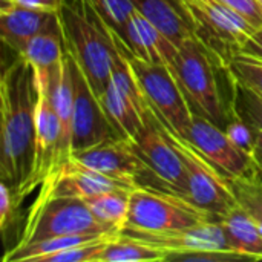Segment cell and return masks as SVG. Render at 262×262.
<instances>
[{
	"label": "cell",
	"mask_w": 262,
	"mask_h": 262,
	"mask_svg": "<svg viewBox=\"0 0 262 262\" xmlns=\"http://www.w3.org/2000/svg\"><path fill=\"white\" fill-rule=\"evenodd\" d=\"M37 98L32 68L23 57L15 55L0 81V178L11 187L18 204L25 200L23 190L32 170Z\"/></svg>",
	"instance_id": "cell-1"
},
{
	"label": "cell",
	"mask_w": 262,
	"mask_h": 262,
	"mask_svg": "<svg viewBox=\"0 0 262 262\" xmlns=\"http://www.w3.org/2000/svg\"><path fill=\"white\" fill-rule=\"evenodd\" d=\"M60 20L66 52L80 66L100 100L111 83L112 72L114 41L107 23L88 0H63Z\"/></svg>",
	"instance_id": "cell-2"
},
{
	"label": "cell",
	"mask_w": 262,
	"mask_h": 262,
	"mask_svg": "<svg viewBox=\"0 0 262 262\" xmlns=\"http://www.w3.org/2000/svg\"><path fill=\"white\" fill-rule=\"evenodd\" d=\"M224 69L196 37L178 45L175 74L193 115L204 117L223 129L235 117L218 80V72Z\"/></svg>",
	"instance_id": "cell-3"
},
{
	"label": "cell",
	"mask_w": 262,
	"mask_h": 262,
	"mask_svg": "<svg viewBox=\"0 0 262 262\" xmlns=\"http://www.w3.org/2000/svg\"><path fill=\"white\" fill-rule=\"evenodd\" d=\"M220 220L177 193L135 187L130 190L129 213L123 230L169 232Z\"/></svg>",
	"instance_id": "cell-4"
},
{
	"label": "cell",
	"mask_w": 262,
	"mask_h": 262,
	"mask_svg": "<svg viewBox=\"0 0 262 262\" xmlns=\"http://www.w3.org/2000/svg\"><path fill=\"white\" fill-rule=\"evenodd\" d=\"M175 2L195 37L227 69V64L236 57L241 43L252 34L253 28L220 0Z\"/></svg>",
	"instance_id": "cell-5"
},
{
	"label": "cell",
	"mask_w": 262,
	"mask_h": 262,
	"mask_svg": "<svg viewBox=\"0 0 262 262\" xmlns=\"http://www.w3.org/2000/svg\"><path fill=\"white\" fill-rule=\"evenodd\" d=\"M143 97L157 118L183 141H189L193 112L175 74L160 64H154L129 55Z\"/></svg>",
	"instance_id": "cell-6"
},
{
	"label": "cell",
	"mask_w": 262,
	"mask_h": 262,
	"mask_svg": "<svg viewBox=\"0 0 262 262\" xmlns=\"http://www.w3.org/2000/svg\"><path fill=\"white\" fill-rule=\"evenodd\" d=\"M72 233H120L101 224L78 198L37 196L29 209L23 232L14 247Z\"/></svg>",
	"instance_id": "cell-7"
},
{
	"label": "cell",
	"mask_w": 262,
	"mask_h": 262,
	"mask_svg": "<svg viewBox=\"0 0 262 262\" xmlns=\"http://www.w3.org/2000/svg\"><path fill=\"white\" fill-rule=\"evenodd\" d=\"M130 143L154 177L158 190L187 196V170L183 158L149 104L144 111L143 127Z\"/></svg>",
	"instance_id": "cell-8"
},
{
	"label": "cell",
	"mask_w": 262,
	"mask_h": 262,
	"mask_svg": "<svg viewBox=\"0 0 262 262\" xmlns=\"http://www.w3.org/2000/svg\"><path fill=\"white\" fill-rule=\"evenodd\" d=\"M189 143L229 183L247 181L258 184L255 158L239 149L226 130L204 117L193 115Z\"/></svg>",
	"instance_id": "cell-9"
},
{
	"label": "cell",
	"mask_w": 262,
	"mask_h": 262,
	"mask_svg": "<svg viewBox=\"0 0 262 262\" xmlns=\"http://www.w3.org/2000/svg\"><path fill=\"white\" fill-rule=\"evenodd\" d=\"M169 135L177 146L187 170L186 200L196 207L210 212L218 218H223L235 206H238L230 183L224 180L189 141L180 140L172 132H169Z\"/></svg>",
	"instance_id": "cell-10"
},
{
	"label": "cell",
	"mask_w": 262,
	"mask_h": 262,
	"mask_svg": "<svg viewBox=\"0 0 262 262\" xmlns=\"http://www.w3.org/2000/svg\"><path fill=\"white\" fill-rule=\"evenodd\" d=\"M74 89L72 104V155L100 144L109 138L120 137L109 123L98 97L94 94L86 75L75 63L72 55L66 52Z\"/></svg>",
	"instance_id": "cell-11"
},
{
	"label": "cell",
	"mask_w": 262,
	"mask_h": 262,
	"mask_svg": "<svg viewBox=\"0 0 262 262\" xmlns=\"http://www.w3.org/2000/svg\"><path fill=\"white\" fill-rule=\"evenodd\" d=\"M72 157L129 189L147 187L158 190L154 177L126 138H109Z\"/></svg>",
	"instance_id": "cell-12"
},
{
	"label": "cell",
	"mask_w": 262,
	"mask_h": 262,
	"mask_svg": "<svg viewBox=\"0 0 262 262\" xmlns=\"http://www.w3.org/2000/svg\"><path fill=\"white\" fill-rule=\"evenodd\" d=\"M60 154V124L54 104L48 94L38 92L35 106V140L34 161L29 180L25 186V198L43 184L57 169Z\"/></svg>",
	"instance_id": "cell-13"
},
{
	"label": "cell",
	"mask_w": 262,
	"mask_h": 262,
	"mask_svg": "<svg viewBox=\"0 0 262 262\" xmlns=\"http://www.w3.org/2000/svg\"><path fill=\"white\" fill-rule=\"evenodd\" d=\"M120 187L129 189L72 157L41 184L38 196H64L86 200L89 196Z\"/></svg>",
	"instance_id": "cell-14"
},
{
	"label": "cell",
	"mask_w": 262,
	"mask_h": 262,
	"mask_svg": "<svg viewBox=\"0 0 262 262\" xmlns=\"http://www.w3.org/2000/svg\"><path fill=\"white\" fill-rule=\"evenodd\" d=\"M121 233L144 241L147 244H152L164 250L167 255L187 253L196 250H213V249L232 250L220 221H212L181 230H169V232L121 230Z\"/></svg>",
	"instance_id": "cell-15"
},
{
	"label": "cell",
	"mask_w": 262,
	"mask_h": 262,
	"mask_svg": "<svg viewBox=\"0 0 262 262\" xmlns=\"http://www.w3.org/2000/svg\"><path fill=\"white\" fill-rule=\"evenodd\" d=\"M20 57L32 68L37 92L46 91L66 57L61 20L58 18L49 28L32 37Z\"/></svg>",
	"instance_id": "cell-16"
},
{
	"label": "cell",
	"mask_w": 262,
	"mask_h": 262,
	"mask_svg": "<svg viewBox=\"0 0 262 262\" xmlns=\"http://www.w3.org/2000/svg\"><path fill=\"white\" fill-rule=\"evenodd\" d=\"M60 18V11H45L15 5L8 0H2L0 23L2 38L15 55H20L28 41L49 28Z\"/></svg>",
	"instance_id": "cell-17"
},
{
	"label": "cell",
	"mask_w": 262,
	"mask_h": 262,
	"mask_svg": "<svg viewBox=\"0 0 262 262\" xmlns=\"http://www.w3.org/2000/svg\"><path fill=\"white\" fill-rule=\"evenodd\" d=\"M127 48L130 55L154 64L166 66L175 74L178 46L137 11L132 14L127 25Z\"/></svg>",
	"instance_id": "cell-18"
},
{
	"label": "cell",
	"mask_w": 262,
	"mask_h": 262,
	"mask_svg": "<svg viewBox=\"0 0 262 262\" xmlns=\"http://www.w3.org/2000/svg\"><path fill=\"white\" fill-rule=\"evenodd\" d=\"M227 243L250 261H262V227H259L238 204L220 220Z\"/></svg>",
	"instance_id": "cell-19"
},
{
	"label": "cell",
	"mask_w": 262,
	"mask_h": 262,
	"mask_svg": "<svg viewBox=\"0 0 262 262\" xmlns=\"http://www.w3.org/2000/svg\"><path fill=\"white\" fill-rule=\"evenodd\" d=\"M103 111L121 138L132 141L144 123V112L112 83L107 84L104 94L100 97Z\"/></svg>",
	"instance_id": "cell-20"
},
{
	"label": "cell",
	"mask_w": 262,
	"mask_h": 262,
	"mask_svg": "<svg viewBox=\"0 0 262 262\" xmlns=\"http://www.w3.org/2000/svg\"><path fill=\"white\" fill-rule=\"evenodd\" d=\"M132 5L137 12L154 23L177 46L183 40L195 37L175 0H132Z\"/></svg>",
	"instance_id": "cell-21"
},
{
	"label": "cell",
	"mask_w": 262,
	"mask_h": 262,
	"mask_svg": "<svg viewBox=\"0 0 262 262\" xmlns=\"http://www.w3.org/2000/svg\"><path fill=\"white\" fill-rule=\"evenodd\" d=\"M130 189H114L83 200L92 215L106 227L121 232L127 221Z\"/></svg>",
	"instance_id": "cell-22"
},
{
	"label": "cell",
	"mask_w": 262,
	"mask_h": 262,
	"mask_svg": "<svg viewBox=\"0 0 262 262\" xmlns=\"http://www.w3.org/2000/svg\"><path fill=\"white\" fill-rule=\"evenodd\" d=\"M167 253L152 244L127 235H117L111 239L98 262H166Z\"/></svg>",
	"instance_id": "cell-23"
},
{
	"label": "cell",
	"mask_w": 262,
	"mask_h": 262,
	"mask_svg": "<svg viewBox=\"0 0 262 262\" xmlns=\"http://www.w3.org/2000/svg\"><path fill=\"white\" fill-rule=\"evenodd\" d=\"M230 83V107L233 115L246 121L252 129L262 130V97L232 77Z\"/></svg>",
	"instance_id": "cell-24"
},
{
	"label": "cell",
	"mask_w": 262,
	"mask_h": 262,
	"mask_svg": "<svg viewBox=\"0 0 262 262\" xmlns=\"http://www.w3.org/2000/svg\"><path fill=\"white\" fill-rule=\"evenodd\" d=\"M97 14L114 28L127 45V25L135 12L132 0H88Z\"/></svg>",
	"instance_id": "cell-25"
},
{
	"label": "cell",
	"mask_w": 262,
	"mask_h": 262,
	"mask_svg": "<svg viewBox=\"0 0 262 262\" xmlns=\"http://www.w3.org/2000/svg\"><path fill=\"white\" fill-rule=\"evenodd\" d=\"M117 235H120V233H109L98 239L83 243V244H78L68 250L48 255L41 259V262H98L106 244L111 239H114Z\"/></svg>",
	"instance_id": "cell-26"
},
{
	"label": "cell",
	"mask_w": 262,
	"mask_h": 262,
	"mask_svg": "<svg viewBox=\"0 0 262 262\" xmlns=\"http://www.w3.org/2000/svg\"><path fill=\"white\" fill-rule=\"evenodd\" d=\"M227 72L232 78L250 88L253 92L262 97V63L243 55H236L227 64Z\"/></svg>",
	"instance_id": "cell-27"
},
{
	"label": "cell",
	"mask_w": 262,
	"mask_h": 262,
	"mask_svg": "<svg viewBox=\"0 0 262 262\" xmlns=\"http://www.w3.org/2000/svg\"><path fill=\"white\" fill-rule=\"evenodd\" d=\"M232 190L236 196L238 204L244 209V212L262 227V187L256 183L247 181H235L230 183Z\"/></svg>",
	"instance_id": "cell-28"
},
{
	"label": "cell",
	"mask_w": 262,
	"mask_h": 262,
	"mask_svg": "<svg viewBox=\"0 0 262 262\" xmlns=\"http://www.w3.org/2000/svg\"><path fill=\"white\" fill-rule=\"evenodd\" d=\"M250 261L244 255L233 250H196L187 253H170L166 262H235Z\"/></svg>",
	"instance_id": "cell-29"
},
{
	"label": "cell",
	"mask_w": 262,
	"mask_h": 262,
	"mask_svg": "<svg viewBox=\"0 0 262 262\" xmlns=\"http://www.w3.org/2000/svg\"><path fill=\"white\" fill-rule=\"evenodd\" d=\"M227 137L239 147L243 149L244 152L250 154L253 157L255 154V144H256V140H255V130L246 123L243 121L241 118L238 117H233L224 127Z\"/></svg>",
	"instance_id": "cell-30"
},
{
	"label": "cell",
	"mask_w": 262,
	"mask_h": 262,
	"mask_svg": "<svg viewBox=\"0 0 262 262\" xmlns=\"http://www.w3.org/2000/svg\"><path fill=\"white\" fill-rule=\"evenodd\" d=\"M232 12L244 18L253 29L262 26V8L258 0H220Z\"/></svg>",
	"instance_id": "cell-31"
},
{
	"label": "cell",
	"mask_w": 262,
	"mask_h": 262,
	"mask_svg": "<svg viewBox=\"0 0 262 262\" xmlns=\"http://www.w3.org/2000/svg\"><path fill=\"white\" fill-rule=\"evenodd\" d=\"M18 207L20 204L15 200L14 192L6 183H0V229L2 233L5 235L8 227L12 226L18 215Z\"/></svg>",
	"instance_id": "cell-32"
},
{
	"label": "cell",
	"mask_w": 262,
	"mask_h": 262,
	"mask_svg": "<svg viewBox=\"0 0 262 262\" xmlns=\"http://www.w3.org/2000/svg\"><path fill=\"white\" fill-rule=\"evenodd\" d=\"M262 63V26L252 31V34L241 43L238 54Z\"/></svg>",
	"instance_id": "cell-33"
},
{
	"label": "cell",
	"mask_w": 262,
	"mask_h": 262,
	"mask_svg": "<svg viewBox=\"0 0 262 262\" xmlns=\"http://www.w3.org/2000/svg\"><path fill=\"white\" fill-rule=\"evenodd\" d=\"M20 6L34 8V9H45V11H60L63 0H8Z\"/></svg>",
	"instance_id": "cell-34"
},
{
	"label": "cell",
	"mask_w": 262,
	"mask_h": 262,
	"mask_svg": "<svg viewBox=\"0 0 262 262\" xmlns=\"http://www.w3.org/2000/svg\"><path fill=\"white\" fill-rule=\"evenodd\" d=\"M253 130H255V140H256L253 158L258 167V184L262 187V130H256V129Z\"/></svg>",
	"instance_id": "cell-35"
},
{
	"label": "cell",
	"mask_w": 262,
	"mask_h": 262,
	"mask_svg": "<svg viewBox=\"0 0 262 262\" xmlns=\"http://www.w3.org/2000/svg\"><path fill=\"white\" fill-rule=\"evenodd\" d=\"M259 2V5H261V8H262V0H258Z\"/></svg>",
	"instance_id": "cell-36"
}]
</instances>
